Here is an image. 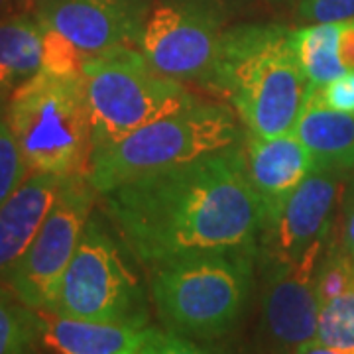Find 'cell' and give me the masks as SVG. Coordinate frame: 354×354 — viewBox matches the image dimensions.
Here are the masks:
<instances>
[{
    "mask_svg": "<svg viewBox=\"0 0 354 354\" xmlns=\"http://www.w3.org/2000/svg\"><path fill=\"white\" fill-rule=\"evenodd\" d=\"M102 197L128 250L150 266L185 254L254 250L264 232V209L236 144Z\"/></svg>",
    "mask_w": 354,
    "mask_h": 354,
    "instance_id": "6da1fadb",
    "label": "cell"
},
{
    "mask_svg": "<svg viewBox=\"0 0 354 354\" xmlns=\"http://www.w3.org/2000/svg\"><path fill=\"white\" fill-rule=\"evenodd\" d=\"M207 87L225 95L250 134H290L313 85L305 77L286 26H239L223 32Z\"/></svg>",
    "mask_w": 354,
    "mask_h": 354,
    "instance_id": "7a4b0ae2",
    "label": "cell"
},
{
    "mask_svg": "<svg viewBox=\"0 0 354 354\" xmlns=\"http://www.w3.org/2000/svg\"><path fill=\"white\" fill-rule=\"evenodd\" d=\"M252 256L218 250L153 264L150 290L165 329L187 339H215L232 329L250 295Z\"/></svg>",
    "mask_w": 354,
    "mask_h": 354,
    "instance_id": "3957f363",
    "label": "cell"
},
{
    "mask_svg": "<svg viewBox=\"0 0 354 354\" xmlns=\"http://www.w3.org/2000/svg\"><path fill=\"white\" fill-rule=\"evenodd\" d=\"M4 120L30 171L87 176L93 136L83 75L39 69L14 88Z\"/></svg>",
    "mask_w": 354,
    "mask_h": 354,
    "instance_id": "277c9868",
    "label": "cell"
},
{
    "mask_svg": "<svg viewBox=\"0 0 354 354\" xmlns=\"http://www.w3.org/2000/svg\"><path fill=\"white\" fill-rule=\"evenodd\" d=\"M239 138L236 118L227 106L197 101L116 144L95 150L91 153L87 179L93 189L102 195L132 179L221 152L234 146Z\"/></svg>",
    "mask_w": 354,
    "mask_h": 354,
    "instance_id": "5b68a950",
    "label": "cell"
},
{
    "mask_svg": "<svg viewBox=\"0 0 354 354\" xmlns=\"http://www.w3.org/2000/svg\"><path fill=\"white\" fill-rule=\"evenodd\" d=\"M83 79L93 152L197 102L179 81L156 71L130 46L88 57Z\"/></svg>",
    "mask_w": 354,
    "mask_h": 354,
    "instance_id": "8992f818",
    "label": "cell"
},
{
    "mask_svg": "<svg viewBox=\"0 0 354 354\" xmlns=\"http://www.w3.org/2000/svg\"><path fill=\"white\" fill-rule=\"evenodd\" d=\"M50 313L148 327L142 286L111 234L91 216Z\"/></svg>",
    "mask_w": 354,
    "mask_h": 354,
    "instance_id": "52a82bcc",
    "label": "cell"
},
{
    "mask_svg": "<svg viewBox=\"0 0 354 354\" xmlns=\"http://www.w3.org/2000/svg\"><path fill=\"white\" fill-rule=\"evenodd\" d=\"M87 176L65 177L51 211L8 279V290L28 307L50 313L95 205Z\"/></svg>",
    "mask_w": 354,
    "mask_h": 354,
    "instance_id": "ba28073f",
    "label": "cell"
},
{
    "mask_svg": "<svg viewBox=\"0 0 354 354\" xmlns=\"http://www.w3.org/2000/svg\"><path fill=\"white\" fill-rule=\"evenodd\" d=\"M223 18L207 0H171L148 12L138 38L140 53L162 75L203 81L215 64Z\"/></svg>",
    "mask_w": 354,
    "mask_h": 354,
    "instance_id": "9c48e42d",
    "label": "cell"
},
{
    "mask_svg": "<svg viewBox=\"0 0 354 354\" xmlns=\"http://www.w3.org/2000/svg\"><path fill=\"white\" fill-rule=\"evenodd\" d=\"M34 16L88 59L138 44L148 12L146 0H36Z\"/></svg>",
    "mask_w": 354,
    "mask_h": 354,
    "instance_id": "30bf717a",
    "label": "cell"
},
{
    "mask_svg": "<svg viewBox=\"0 0 354 354\" xmlns=\"http://www.w3.org/2000/svg\"><path fill=\"white\" fill-rule=\"evenodd\" d=\"M325 246L313 248L299 260H268L262 313L270 337L291 353L317 337L319 297L317 268Z\"/></svg>",
    "mask_w": 354,
    "mask_h": 354,
    "instance_id": "8fae6325",
    "label": "cell"
},
{
    "mask_svg": "<svg viewBox=\"0 0 354 354\" xmlns=\"http://www.w3.org/2000/svg\"><path fill=\"white\" fill-rule=\"evenodd\" d=\"M337 174L315 167L291 193L278 218L262 232L268 260H299L309 250L327 246L341 191Z\"/></svg>",
    "mask_w": 354,
    "mask_h": 354,
    "instance_id": "7c38bea8",
    "label": "cell"
},
{
    "mask_svg": "<svg viewBox=\"0 0 354 354\" xmlns=\"http://www.w3.org/2000/svg\"><path fill=\"white\" fill-rule=\"evenodd\" d=\"M244 158L248 179L264 209V228H268L283 211L291 193L315 169V162L293 132L274 138L248 132Z\"/></svg>",
    "mask_w": 354,
    "mask_h": 354,
    "instance_id": "4fadbf2b",
    "label": "cell"
},
{
    "mask_svg": "<svg viewBox=\"0 0 354 354\" xmlns=\"http://www.w3.org/2000/svg\"><path fill=\"white\" fill-rule=\"evenodd\" d=\"M65 177L34 174L0 207V283L8 279L34 242L46 216L51 211Z\"/></svg>",
    "mask_w": 354,
    "mask_h": 354,
    "instance_id": "5bb4252c",
    "label": "cell"
},
{
    "mask_svg": "<svg viewBox=\"0 0 354 354\" xmlns=\"http://www.w3.org/2000/svg\"><path fill=\"white\" fill-rule=\"evenodd\" d=\"M41 313V341L57 354H136L150 327Z\"/></svg>",
    "mask_w": 354,
    "mask_h": 354,
    "instance_id": "9a60e30c",
    "label": "cell"
},
{
    "mask_svg": "<svg viewBox=\"0 0 354 354\" xmlns=\"http://www.w3.org/2000/svg\"><path fill=\"white\" fill-rule=\"evenodd\" d=\"M293 134L309 150L315 167L342 171L354 167V113H341L321 101L311 88Z\"/></svg>",
    "mask_w": 354,
    "mask_h": 354,
    "instance_id": "2e32d148",
    "label": "cell"
},
{
    "mask_svg": "<svg viewBox=\"0 0 354 354\" xmlns=\"http://www.w3.org/2000/svg\"><path fill=\"white\" fill-rule=\"evenodd\" d=\"M41 69V26L28 12L0 18V83L18 87Z\"/></svg>",
    "mask_w": 354,
    "mask_h": 354,
    "instance_id": "e0dca14e",
    "label": "cell"
},
{
    "mask_svg": "<svg viewBox=\"0 0 354 354\" xmlns=\"http://www.w3.org/2000/svg\"><path fill=\"white\" fill-rule=\"evenodd\" d=\"M291 46L313 87H323L346 71L339 59V22L291 30Z\"/></svg>",
    "mask_w": 354,
    "mask_h": 354,
    "instance_id": "ac0fdd59",
    "label": "cell"
},
{
    "mask_svg": "<svg viewBox=\"0 0 354 354\" xmlns=\"http://www.w3.org/2000/svg\"><path fill=\"white\" fill-rule=\"evenodd\" d=\"M41 313L0 288V354H36Z\"/></svg>",
    "mask_w": 354,
    "mask_h": 354,
    "instance_id": "d6986e66",
    "label": "cell"
},
{
    "mask_svg": "<svg viewBox=\"0 0 354 354\" xmlns=\"http://www.w3.org/2000/svg\"><path fill=\"white\" fill-rule=\"evenodd\" d=\"M315 339L327 346L354 351V281L319 305Z\"/></svg>",
    "mask_w": 354,
    "mask_h": 354,
    "instance_id": "ffe728a7",
    "label": "cell"
},
{
    "mask_svg": "<svg viewBox=\"0 0 354 354\" xmlns=\"http://www.w3.org/2000/svg\"><path fill=\"white\" fill-rule=\"evenodd\" d=\"M41 26V24H39ZM87 57L62 34L41 26V69L55 75H83Z\"/></svg>",
    "mask_w": 354,
    "mask_h": 354,
    "instance_id": "44dd1931",
    "label": "cell"
},
{
    "mask_svg": "<svg viewBox=\"0 0 354 354\" xmlns=\"http://www.w3.org/2000/svg\"><path fill=\"white\" fill-rule=\"evenodd\" d=\"M30 174L4 116H0V207Z\"/></svg>",
    "mask_w": 354,
    "mask_h": 354,
    "instance_id": "7402d4cb",
    "label": "cell"
},
{
    "mask_svg": "<svg viewBox=\"0 0 354 354\" xmlns=\"http://www.w3.org/2000/svg\"><path fill=\"white\" fill-rule=\"evenodd\" d=\"M136 354H216L193 342L187 337L167 329H148V335Z\"/></svg>",
    "mask_w": 354,
    "mask_h": 354,
    "instance_id": "603a6c76",
    "label": "cell"
},
{
    "mask_svg": "<svg viewBox=\"0 0 354 354\" xmlns=\"http://www.w3.org/2000/svg\"><path fill=\"white\" fill-rule=\"evenodd\" d=\"M297 16L311 24L354 20V0H301Z\"/></svg>",
    "mask_w": 354,
    "mask_h": 354,
    "instance_id": "cb8c5ba5",
    "label": "cell"
},
{
    "mask_svg": "<svg viewBox=\"0 0 354 354\" xmlns=\"http://www.w3.org/2000/svg\"><path fill=\"white\" fill-rule=\"evenodd\" d=\"M317 93L321 101L330 109L341 113H354V71H344L327 85L317 87Z\"/></svg>",
    "mask_w": 354,
    "mask_h": 354,
    "instance_id": "d4e9b609",
    "label": "cell"
},
{
    "mask_svg": "<svg viewBox=\"0 0 354 354\" xmlns=\"http://www.w3.org/2000/svg\"><path fill=\"white\" fill-rule=\"evenodd\" d=\"M339 59L346 71H354V20L339 22Z\"/></svg>",
    "mask_w": 354,
    "mask_h": 354,
    "instance_id": "484cf974",
    "label": "cell"
},
{
    "mask_svg": "<svg viewBox=\"0 0 354 354\" xmlns=\"http://www.w3.org/2000/svg\"><path fill=\"white\" fill-rule=\"evenodd\" d=\"M291 354H354V351H346V348H335V346H327L317 339L313 341L299 344Z\"/></svg>",
    "mask_w": 354,
    "mask_h": 354,
    "instance_id": "4316f807",
    "label": "cell"
},
{
    "mask_svg": "<svg viewBox=\"0 0 354 354\" xmlns=\"http://www.w3.org/2000/svg\"><path fill=\"white\" fill-rule=\"evenodd\" d=\"M342 246L348 252V256L353 258L354 262V203L351 205L346 218H344V227H342Z\"/></svg>",
    "mask_w": 354,
    "mask_h": 354,
    "instance_id": "83f0119b",
    "label": "cell"
},
{
    "mask_svg": "<svg viewBox=\"0 0 354 354\" xmlns=\"http://www.w3.org/2000/svg\"><path fill=\"white\" fill-rule=\"evenodd\" d=\"M36 0H0V18H6L10 14L26 12V6Z\"/></svg>",
    "mask_w": 354,
    "mask_h": 354,
    "instance_id": "f1b7e54d",
    "label": "cell"
},
{
    "mask_svg": "<svg viewBox=\"0 0 354 354\" xmlns=\"http://www.w3.org/2000/svg\"><path fill=\"white\" fill-rule=\"evenodd\" d=\"M12 91L14 87H10V85H2V83H0V114L6 113V106H8V101H10Z\"/></svg>",
    "mask_w": 354,
    "mask_h": 354,
    "instance_id": "f546056e",
    "label": "cell"
}]
</instances>
